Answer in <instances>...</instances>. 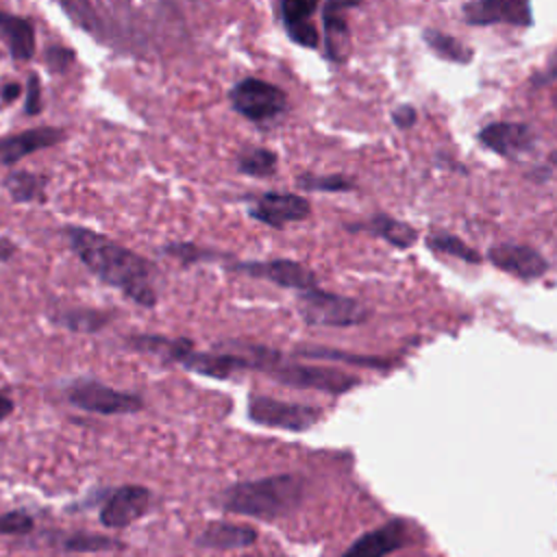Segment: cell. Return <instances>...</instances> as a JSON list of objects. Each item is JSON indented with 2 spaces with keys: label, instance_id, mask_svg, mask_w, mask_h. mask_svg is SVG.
Segmentation results:
<instances>
[{
  "label": "cell",
  "instance_id": "obj_8",
  "mask_svg": "<svg viewBox=\"0 0 557 557\" xmlns=\"http://www.w3.org/2000/svg\"><path fill=\"white\" fill-rule=\"evenodd\" d=\"M228 270L248 274L252 278H265L287 289H311L318 285L315 274L294 259H270V261H233Z\"/></svg>",
  "mask_w": 557,
  "mask_h": 557
},
{
  "label": "cell",
  "instance_id": "obj_39",
  "mask_svg": "<svg viewBox=\"0 0 557 557\" xmlns=\"http://www.w3.org/2000/svg\"><path fill=\"white\" fill-rule=\"evenodd\" d=\"M13 411H15V403L0 392V422H4Z\"/></svg>",
  "mask_w": 557,
  "mask_h": 557
},
{
  "label": "cell",
  "instance_id": "obj_1",
  "mask_svg": "<svg viewBox=\"0 0 557 557\" xmlns=\"http://www.w3.org/2000/svg\"><path fill=\"white\" fill-rule=\"evenodd\" d=\"M61 233L70 250L98 281L120 289L144 309L157 307L154 265L144 255L81 224H65Z\"/></svg>",
  "mask_w": 557,
  "mask_h": 557
},
{
  "label": "cell",
  "instance_id": "obj_27",
  "mask_svg": "<svg viewBox=\"0 0 557 557\" xmlns=\"http://www.w3.org/2000/svg\"><path fill=\"white\" fill-rule=\"evenodd\" d=\"M63 548L70 553H98V550H120L124 544L120 540L94 533H72L63 537Z\"/></svg>",
  "mask_w": 557,
  "mask_h": 557
},
{
  "label": "cell",
  "instance_id": "obj_4",
  "mask_svg": "<svg viewBox=\"0 0 557 557\" xmlns=\"http://www.w3.org/2000/svg\"><path fill=\"white\" fill-rule=\"evenodd\" d=\"M61 392L65 403L96 416H131L146 407L141 394L115 389L91 376H76L67 381Z\"/></svg>",
  "mask_w": 557,
  "mask_h": 557
},
{
  "label": "cell",
  "instance_id": "obj_23",
  "mask_svg": "<svg viewBox=\"0 0 557 557\" xmlns=\"http://www.w3.org/2000/svg\"><path fill=\"white\" fill-rule=\"evenodd\" d=\"M235 165L242 174L246 176H257V178H265V176H272L276 172V165H278V159L272 150L268 148H259V146H250V148H244L237 159H235Z\"/></svg>",
  "mask_w": 557,
  "mask_h": 557
},
{
  "label": "cell",
  "instance_id": "obj_40",
  "mask_svg": "<svg viewBox=\"0 0 557 557\" xmlns=\"http://www.w3.org/2000/svg\"><path fill=\"white\" fill-rule=\"evenodd\" d=\"M555 104H557V96H555Z\"/></svg>",
  "mask_w": 557,
  "mask_h": 557
},
{
  "label": "cell",
  "instance_id": "obj_35",
  "mask_svg": "<svg viewBox=\"0 0 557 557\" xmlns=\"http://www.w3.org/2000/svg\"><path fill=\"white\" fill-rule=\"evenodd\" d=\"M557 78V48H555V52L550 54V59L546 61V65L531 78V85L533 87H542V85H546V83H553Z\"/></svg>",
  "mask_w": 557,
  "mask_h": 557
},
{
  "label": "cell",
  "instance_id": "obj_16",
  "mask_svg": "<svg viewBox=\"0 0 557 557\" xmlns=\"http://www.w3.org/2000/svg\"><path fill=\"white\" fill-rule=\"evenodd\" d=\"M487 259L503 272L520 278H537L548 270V261L531 246L496 244L487 250Z\"/></svg>",
  "mask_w": 557,
  "mask_h": 557
},
{
  "label": "cell",
  "instance_id": "obj_13",
  "mask_svg": "<svg viewBox=\"0 0 557 557\" xmlns=\"http://www.w3.org/2000/svg\"><path fill=\"white\" fill-rule=\"evenodd\" d=\"M174 363L183 366L185 370H191L202 376L211 379H231L235 372L252 370L250 359L244 352H231V350H196V346L187 348Z\"/></svg>",
  "mask_w": 557,
  "mask_h": 557
},
{
  "label": "cell",
  "instance_id": "obj_25",
  "mask_svg": "<svg viewBox=\"0 0 557 557\" xmlns=\"http://www.w3.org/2000/svg\"><path fill=\"white\" fill-rule=\"evenodd\" d=\"M426 246L435 252H442V255H448V257H457L466 263H481V255L470 248L463 239H459L457 235H450V233H444V231H435L426 237Z\"/></svg>",
  "mask_w": 557,
  "mask_h": 557
},
{
  "label": "cell",
  "instance_id": "obj_30",
  "mask_svg": "<svg viewBox=\"0 0 557 557\" xmlns=\"http://www.w3.org/2000/svg\"><path fill=\"white\" fill-rule=\"evenodd\" d=\"M283 24H285L287 37L294 44L305 46V48H318L320 35L309 17H287V20H283Z\"/></svg>",
  "mask_w": 557,
  "mask_h": 557
},
{
  "label": "cell",
  "instance_id": "obj_24",
  "mask_svg": "<svg viewBox=\"0 0 557 557\" xmlns=\"http://www.w3.org/2000/svg\"><path fill=\"white\" fill-rule=\"evenodd\" d=\"M296 355L300 357H311V359H329V361H346L350 366H366V368H392V361L379 359V357H366V355H348L335 348L326 346H300L296 348Z\"/></svg>",
  "mask_w": 557,
  "mask_h": 557
},
{
  "label": "cell",
  "instance_id": "obj_10",
  "mask_svg": "<svg viewBox=\"0 0 557 557\" xmlns=\"http://www.w3.org/2000/svg\"><path fill=\"white\" fill-rule=\"evenodd\" d=\"M65 139L67 131L63 126H35L0 135V165H15L24 157L59 146Z\"/></svg>",
  "mask_w": 557,
  "mask_h": 557
},
{
  "label": "cell",
  "instance_id": "obj_37",
  "mask_svg": "<svg viewBox=\"0 0 557 557\" xmlns=\"http://www.w3.org/2000/svg\"><path fill=\"white\" fill-rule=\"evenodd\" d=\"M22 91H24V85H22V83H17V81H7V83L0 85V102H2V104H11V102H15V100L22 96Z\"/></svg>",
  "mask_w": 557,
  "mask_h": 557
},
{
  "label": "cell",
  "instance_id": "obj_20",
  "mask_svg": "<svg viewBox=\"0 0 557 557\" xmlns=\"http://www.w3.org/2000/svg\"><path fill=\"white\" fill-rule=\"evenodd\" d=\"M205 548H244L257 542V531L246 524L233 522H211L196 540Z\"/></svg>",
  "mask_w": 557,
  "mask_h": 557
},
{
  "label": "cell",
  "instance_id": "obj_21",
  "mask_svg": "<svg viewBox=\"0 0 557 557\" xmlns=\"http://www.w3.org/2000/svg\"><path fill=\"white\" fill-rule=\"evenodd\" d=\"M2 187L9 198L17 205H33L46 200L48 176L28 172V170H11L2 178Z\"/></svg>",
  "mask_w": 557,
  "mask_h": 557
},
{
  "label": "cell",
  "instance_id": "obj_22",
  "mask_svg": "<svg viewBox=\"0 0 557 557\" xmlns=\"http://www.w3.org/2000/svg\"><path fill=\"white\" fill-rule=\"evenodd\" d=\"M422 39L424 44L440 57H444L446 61H453V63H470L472 59V48L466 46L463 41H459L457 37L448 35V33H442V30H435V28H426L422 33Z\"/></svg>",
  "mask_w": 557,
  "mask_h": 557
},
{
  "label": "cell",
  "instance_id": "obj_28",
  "mask_svg": "<svg viewBox=\"0 0 557 557\" xmlns=\"http://www.w3.org/2000/svg\"><path fill=\"white\" fill-rule=\"evenodd\" d=\"M357 7V2H326L322 7V22H324V46L326 50L331 48L335 37H346L348 26L342 15V11Z\"/></svg>",
  "mask_w": 557,
  "mask_h": 557
},
{
  "label": "cell",
  "instance_id": "obj_11",
  "mask_svg": "<svg viewBox=\"0 0 557 557\" xmlns=\"http://www.w3.org/2000/svg\"><path fill=\"white\" fill-rule=\"evenodd\" d=\"M463 20L474 26L485 24H511L531 26L533 13L531 4L524 0H472L461 7Z\"/></svg>",
  "mask_w": 557,
  "mask_h": 557
},
{
  "label": "cell",
  "instance_id": "obj_7",
  "mask_svg": "<svg viewBox=\"0 0 557 557\" xmlns=\"http://www.w3.org/2000/svg\"><path fill=\"white\" fill-rule=\"evenodd\" d=\"M248 418L252 422H257L261 426H270V429L307 431L322 418V409L255 394L248 400Z\"/></svg>",
  "mask_w": 557,
  "mask_h": 557
},
{
  "label": "cell",
  "instance_id": "obj_38",
  "mask_svg": "<svg viewBox=\"0 0 557 557\" xmlns=\"http://www.w3.org/2000/svg\"><path fill=\"white\" fill-rule=\"evenodd\" d=\"M15 255H17V244H15L11 237L2 235V237H0V261L7 263V261H11Z\"/></svg>",
  "mask_w": 557,
  "mask_h": 557
},
{
  "label": "cell",
  "instance_id": "obj_19",
  "mask_svg": "<svg viewBox=\"0 0 557 557\" xmlns=\"http://www.w3.org/2000/svg\"><path fill=\"white\" fill-rule=\"evenodd\" d=\"M348 231H355V233H370L374 237H381L385 239L387 244L396 246V248H409L416 244L418 239V231L407 224V222H400L392 215H385V213H379V215H372L370 220L366 222H355V224H346Z\"/></svg>",
  "mask_w": 557,
  "mask_h": 557
},
{
  "label": "cell",
  "instance_id": "obj_9",
  "mask_svg": "<svg viewBox=\"0 0 557 557\" xmlns=\"http://www.w3.org/2000/svg\"><path fill=\"white\" fill-rule=\"evenodd\" d=\"M150 500L152 492L144 485L115 487L100 507V524L107 529H124L148 511Z\"/></svg>",
  "mask_w": 557,
  "mask_h": 557
},
{
  "label": "cell",
  "instance_id": "obj_12",
  "mask_svg": "<svg viewBox=\"0 0 557 557\" xmlns=\"http://www.w3.org/2000/svg\"><path fill=\"white\" fill-rule=\"evenodd\" d=\"M248 213L250 218H255L257 222H263L265 226L283 228L289 222L305 220L309 215V202L298 194L265 191L255 198Z\"/></svg>",
  "mask_w": 557,
  "mask_h": 557
},
{
  "label": "cell",
  "instance_id": "obj_33",
  "mask_svg": "<svg viewBox=\"0 0 557 557\" xmlns=\"http://www.w3.org/2000/svg\"><path fill=\"white\" fill-rule=\"evenodd\" d=\"M26 100H24V113L26 115H39L44 109V98H41V78L37 72H30L26 78Z\"/></svg>",
  "mask_w": 557,
  "mask_h": 557
},
{
  "label": "cell",
  "instance_id": "obj_34",
  "mask_svg": "<svg viewBox=\"0 0 557 557\" xmlns=\"http://www.w3.org/2000/svg\"><path fill=\"white\" fill-rule=\"evenodd\" d=\"M278 9H281V20L283 17H311L313 11L318 9V4L305 2V0H283Z\"/></svg>",
  "mask_w": 557,
  "mask_h": 557
},
{
  "label": "cell",
  "instance_id": "obj_36",
  "mask_svg": "<svg viewBox=\"0 0 557 557\" xmlns=\"http://www.w3.org/2000/svg\"><path fill=\"white\" fill-rule=\"evenodd\" d=\"M418 113L411 104H398L394 111H392V122L398 126V128H409L413 126Z\"/></svg>",
  "mask_w": 557,
  "mask_h": 557
},
{
  "label": "cell",
  "instance_id": "obj_15",
  "mask_svg": "<svg viewBox=\"0 0 557 557\" xmlns=\"http://www.w3.org/2000/svg\"><path fill=\"white\" fill-rule=\"evenodd\" d=\"M409 542L407 522L400 518L387 520L385 524L359 535L342 557H387Z\"/></svg>",
  "mask_w": 557,
  "mask_h": 557
},
{
  "label": "cell",
  "instance_id": "obj_6",
  "mask_svg": "<svg viewBox=\"0 0 557 557\" xmlns=\"http://www.w3.org/2000/svg\"><path fill=\"white\" fill-rule=\"evenodd\" d=\"M231 107L250 122H268L287 109V98L281 87L261 78H242L228 91Z\"/></svg>",
  "mask_w": 557,
  "mask_h": 557
},
{
  "label": "cell",
  "instance_id": "obj_17",
  "mask_svg": "<svg viewBox=\"0 0 557 557\" xmlns=\"http://www.w3.org/2000/svg\"><path fill=\"white\" fill-rule=\"evenodd\" d=\"M0 39L15 61H30L35 57L37 39L30 17L0 9Z\"/></svg>",
  "mask_w": 557,
  "mask_h": 557
},
{
  "label": "cell",
  "instance_id": "obj_31",
  "mask_svg": "<svg viewBox=\"0 0 557 557\" xmlns=\"http://www.w3.org/2000/svg\"><path fill=\"white\" fill-rule=\"evenodd\" d=\"M33 527L35 520L22 509L0 513V535H26L33 531Z\"/></svg>",
  "mask_w": 557,
  "mask_h": 557
},
{
  "label": "cell",
  "instance_id": "obj_14",
  "mask_svg": "<svg viewBox=\"0 0 557 557\" xmlns=\"http://www.w3.org/2000/svg\"><path fill=\"white\" fill-rule=\"evenodd\" d=\"M476 139L481 146L505 159H518L535 144L533 128L522 122H492L479 131Z\"/></svg>",
  "mask_w": 557,
  "mask_h": 557
},
{
  "label": "cell",
  "instance_id": "obj_29",
  "mask_svg": "<svg viewBox=\"0 0 557 557\" xmlns=\"http://www.w3.org/2000/svg\"><path fill=\"white\" fill-rule=\"evenodd\" d=\"M296 185L307 191H350V189H355V183L342 174H326V176L302 174V176H298Z\"/></svg>",
  "mask_w": 557,
  "mask_h": 557
},
{
  "label": "cell",
  "instance_id": "obj_26",
  "mask_svg": "<svg viewBox=\"0 0 557 557\" xmlns=\"http://www.w3.org/2000/svg\"><path fill=\"white\" fill-rule=\"evenodd\" d=\"M161 252L176 259L178 263L183 265H191V263H207V261H215V259H222L224 255L215 252V250H209V248H202L194 242H168L161 246Z\"/></svg>",
  "mask_w": 557,
  "mask_h": 557
},
{
  "label": "cell",
  "instance_id": "obj_18",
  "mask_svg": "<svg viewBox=\"0 0 557 557\" xmlns=\"http://www.w3.org/2000/svg\"><path fill=\"white\" fill-rule=\"evenodd\" d=\"M117 318L115 309L96 307H65L50 313V322L72 333H100Z\"/></svg>",
  "mask_w": 557,
  "mask_h": 557
},
{
  "label": "cell",
  "instance_id": "obj_2",
  "mask_svg": "<svg viewBox=\"0 0 557 557\" xmlns=\"http://www.w3.org/2000/svg\"><path fill=\"white\" fill-rule=\"evenodd\" d=\"M302 494L305 481L298 474H274L226 487L220 496V507L259 520H276L296 511Z\"/></svg>",
  "mask_w": 557,
  "mask_h": 557
},
{
  "label": "cell",
  "instance_id": "obj_32",
  "mask_svg": "<svg viewBox=\"0 0 557 557\" xmlns=\"http://www.w3.org/2000/svg\"><path fill=\"white\" fill-rule=\"evenodd\" d=\"M74 59H76L74 50H72V48H67V46H59V44L48 46V48H46V52H44V63H46V65H48V70H50V72H54V74H63V72H67V70H70V65L74 63Z\"/></svg>",
  "mask_w": 557,
  "mask_h": 557
},
{
  "label": "cell",
  "instance_id": "obj_5",
  "mask_svg": "<svg viewBox=\"0 0 557 557\" xmlns=\"http://www.w3.org/2000/svg\"><path fill=\"white\" fill-rule=\"evenodd\" d=\"M296 305L302 320L313 326H355L370 315V311L355 298L324 292L318 285L300 292Z\"/></svg>",
  "mask_w": 557,
  "mask_h": 557
},
{
  "label": "cell",
  "instance_id": "obj_3",
  "mask_svg": "<svg viewBox=\"0 0 557 557\" xmlns=\"http://www.w3.org/2000/svg\"><path fill=\"white\" fill-rule=\"evenodd\" d=\"M237 348L244 350V355L250 359V368L259 370L281 385L298 387V389H315V392H326L333 396L346 394L355 385H359V379L335 370V368H320V366H305L296 361H287L281 352L268 348V346H257V344H242L235 342Z\"/></svg>",
  "mask_w": 557,
  "mask_h": 557
}]
</instances>
